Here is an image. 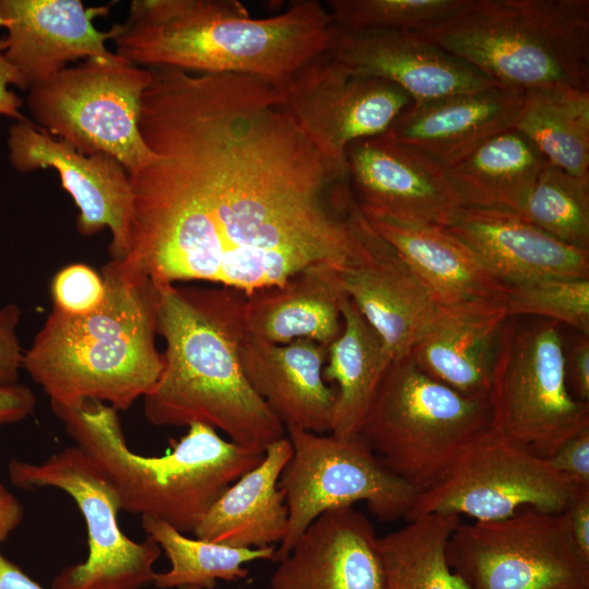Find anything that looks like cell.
Listing matches in <instances>:
<instances>
[{
  "label": "cell",
  "instance_id": "obj_1",
  "mask_svg": "<svg viewBox=\"0 0 589 589\" xmlns=\"http://www.w3.org/2000/svg\"><path fill=\"white\" fill-rule=\"evenodd\" d=\"M129 175L123 260L157 287L203 281L245 296L312 267L360 262L370 226L346 165L326 157L279 86L239 73L153 68Z\"/></svg>",
  "mask_w": 589,
  "mask_h": 589
},
{
  "label": "cell",
  "instance_id": "obj_2",
  "mask_svg": "<svg viewBox=\"0 0 589 589\" xmlns=\"http://www.w3.org/2000/svg\"><path fill=\"white\" fill-rule=\"evenodd\" d=\"M245 294L227 287H158L163 370L143 399L157 426L203 423L239 445L265 450L285 425L249 383L240 361Z\"/></svg>",
  "mask_w": 589,
  "mask_h": 589
},
{
  "label": "cell",
  "instance_id": "obj_3",
  "mask_svg": "<svg viewBox=\"0 0 589 589\" xmlns=\"http://www.w3.org/2000/svg\"><path fill=\"white\" fill-rule=\"evenodd\" d=\"M332 28L315 0L267 17L251 16L236 0H135L111 40L139 67L249 74L283 87L326 52Z\"/></svg>",
  "mask_w": 589,
  "mask_h": 589
},
{
  "label": "cell",
  "instance_id": "obj_4",
  "mask_svg": "<svg viewBox=\"0 0 589 589\" xmlns=\"http://www.w3.org/2000/svg\"><path fill=\"white\" fill-rule=\"evenodd\" d=\"M105 294L84 315L55 308L29 348L22 368L50 404L85 400L125 411L147 395L163 370L156 347L158 287L124 261L101 267Z\"/></svg>",
  "mask_w": 589,
  "mask_h": 589
},
{
  "label": "cell",
  "instance_id": "obj_5",
  "mask_svg": "<svg viewBox=\"0 0 589 589\" xmlns=\"http://www.w3.org/2000/svg\"><path fill=\"white\" fill-rule=\"evenodd\" d=\"M50 405L113 488L122 510L155 517L184 534H193L218 497L265 456V450L224 440L203 423L190 424L168 454L141 456L127 445L112 407L96 400Z\"/></svg>",
  "mask_w": 589,
  "mask_h": 589
},
{
  "label": "cell",
  "instance_id": "obj_6",
  "mask_svg": "<svg viewBox=\"0 0 589 589\" xmlns=\"http://www.w3.org/2000/svg\"><path fill=\"white\" fill-rule=\"evenodd\" d=\"M418 34L497 85L589 91L588 0H468Z\"/></svg>",
  "mask_w": 589,
  "mask_h": 589
},
{
  "label": "cell",
  "instance_id": "obj_7",
  "mask_svg": "<svg viewBox=\"0 0 589 589\" xmlns=\"http://www.w3.org/2000/svg\"><path fill=\"white\" fill-rule=\"evenodd\" d=\"M490 422L488 397L454 390L423 373L408 356L386 368L359 436L420 493Z\"/></svg>",
  "mask_w": 589,
  "mask_h": 589
},
{
  "label": "cell",
  "instance_id": "obj_8",
  "mask_svg": "<svg viewBox=\"0 0 589 589\" xmlns=\"http://www.w3.org/2000/svg\"><path fill=\"white\" fill-rule=\"evenodd\" d=\"M561 327L507 317L488 394L490 430L545 459L589 428V404L576 399L567 384Z\"/></svg>",
  "mask_w": 589,
  "mask_h": 589
},
{
  "label": "cell",
  "instance_id": "obj_9",
  "mask_svg": "<svg viewBox=\"0 0 589 589\" xmlns=\"http://www.w3.org/2000/svg\"><path fill=\"white\" fill-rule=\"evenodd\" d=\"M151 69L116 60L87 59L29 87L35 122L84 155L104 153L133 173L154 158L139 122Z\"/></svg>",
  "mask_w": 589,
  "mask_h": 589
},
{
  "label": "cell",
  "instance_id": "obj_10",
  "mask_svg": "<svg viewBox=\"0 0 589 589\" xmlns=\"http://www.w3.org/2000/svg\"><path fill=\"white\" fill-rule=\"evenodd\" d=\"M292 454L279 478L288 526L275 561L285 557L323 513L364 502L378 520L406 519L419 492L392 472L359 436L286 426Z\"/></svg>",
  "mask_w": 589,
  "mask_h": 589
},
{
  "label": "cell",
  "instance_id": "obj_11",
  "mask_svg": "<svg viewBox=\"0 0 589 589\" xmlns=\"http://www.w3.org/2000/svg\"><path fill=\"white\" fill-rule=\"evenodd\" d=\"M445 553L468 589H589V557L565 512L530 507L504 519L460 521Z\"/></svg>",
  "mask_w": 589,
  "mask_h": 589
},
{
  "label": "cell",
  "instance_id": "obj_12",
  "mask_svg": "<svg viewBox=\"0 0 589 589\" xmlns=\"http://www.w3.org/2000/svg\"><path fill=\"white\" fill-rule=\"evenodd\" d=\"M577 490L545 458L489 429L418 494L406 521L429 514L491 521L530 507L561 513Z\"/></svg>",
  "mask_w": 589,
  "mask_h": 589
},
{
  "label": "cell",
  "instance_id": "obj_13",
  "mask_svg": "<svg viewBox=\"0 0 589 589\" xmlns=\"http://www.w3.org/2000/svg\"><path fill=\"white\" fill-rule=\"evenodd\" d=\"M8 470L11 483L20 489L67 492L85 519L87 558L60 572L51 589H139L154 581L160 546L149 537L135 542L123 534L117 520L118 495L82 448L65 447L40 464L12 459Z\"/></svg>",
  "mask_w": 589,
  "mask_h": 589
},
{
  "label": "cell",
  "instance_id": "obj_14",
  "mask_svg": "<svg viewBox=\"0 0 589 589\" xmlns=\"http://www.w3.org/2000/svg\"><path fill=\"white\" fill-rule=\"evenodd\" d=\"M281 89L298 125L326 157L341 165L350 144L386 133L413 103L399 86L356 74L326 53Z\"/></svg>",
  "mask_w": 589,
  "mask_h": 589
},
{
  "label": "cell",
  "instance_id": "obj_15",
  "mask_svg": "<svg viewBox=\"0 0 589 589\" xmlns=\"http://www.w3.org/2000/svg\"><path fill=\"white\" fill-rule=\"evenodd\" d=\"M8 144L16 170L55 168L59 172L62 188L80 211L76 228L81 235L93 236L109 228L110 260L127 257L133 194L129 173L121 163L104 153L84 155L28 119L11 125Z\"/></svg>",
  "mask_w": 589,
  "mask_h": 589
},
{
  "label": "cell",
  "instance_id": "obj_16",
  "mask_svg": "<svg viewBox=\"0 0 589 589\" xmlns=\"http://www.w3.org/2000/svg\"><path fill=\"white\" fill-rule=\"evenodd\" d=\"M345 161L363 214L447 227L462 207L442 165L386 133L350 144Z\"/></svg>",
  "mask_w": 589,
  "mask_h": 589
},
{
  "label": "cell",
  "instance_id": "obj_17",
  "mask_svg": "<svg viewBox=\"0 0 589 589\" xmlns=\"http://www.w3.org/2000/svg\"><path fill=\"white\" fill-rule=\"evenodd\" d=\"M325 53L356 74L399 86L413 103L494 84L418 33L349 31L333 25Z\"/></svg>",
  "mask_w": 589,
  "mask_h": 589
},
{
  "label": "cell",
  "instance_id": "obj_18",
  "mask_svg": "<svg viewBox=\"0 0 589 589\" xmlns=\"http://www.w3.org/2000/svg\"><path fill=\"white\" fill-rule=\"evenodd\" d=\"M111 4L85 7L80 0H0L7 22L5 58L28 88L79 59L116 60L105 43L113 31L100 32L94 20L109 14Z\"/></svg>",
  "mask_w": 589,
  "mask_h": 589
},
{
  "label": "cell",
  "instance_id": "obj_19",
  "mask_svg": "<svg viewBox=\"0 0 589 589\" xmlns=\"http://www.w3.org/2000/svg\"><path fill=\"white\" fill-rule=\"evenodd\" d=\"M337 275L390 361L408 357L440 313L419 278L374 230L364 257Z\"/></svg>",
  "mask_w": 589,
  "mask_h": 589
},
{
  "label": "cell",
  "instance_id": "obj_20",
  "mask_svg": "<svg viewBox=\"0 0 589 589\" xmlns=\"http://www.w3.org/2000/svg\"><path fill=\"white\" fill-rule=\"evenodd\" d=\"M524 91L488 87L412 103L386 134L447 168L489 139L514 129Z\"/></svg>",
  "mask_w": 589,
  "mask_h": 589
},
{
  "label": "cell",
  "instance_id": "obj_21",
  "mask_svg": "<svg viewBox=\"0 0 589 589\" xmlns=\"http://www.w3.org/2000/svg\"><path fill=\"white\" fill-rule=\"evenodd\" d=\"M377 536L354 506L320 515L272 575V589H381Z\"/></svg>",
  "mask_w": 589,
  "mask_h": 589
},
{
  "label": "cell",
  "instance_id": "obj_22",
  "mask_svg": "<svg viewBox=\"0 0 589 589\" xmlns=\"http://www.w3.org/2000/svg\"><path fill=\"white\" fill-rule=\"evenodd\" d=\"M447 228L504 285L589 278V251L556 240L519 214L461 207Z\"/></svg>",
  "mask_w": 589,
  "mask_h": 589
},
{
  "label": "cell",
  "instance_id": "obj_23",
  "mask_svg": "<svg viewBox=\"0 0 589 589\" xmlns=\"http://www.w3.org/2000/svg\"><path fill=\"white\" fill-rule=\"evenodd\" d=\"M327 347L310 339L273 344L245 334L243 372L255 393L286 426L330 432L336 390L323 377Z\"/></svg>",
  "mask_w": 589,
  "mask_h": 589
},
{
  "label": "cell",
  "instance_id": "obj_24",
  "mask_svg": "<svg viewBox=\"0 0 589 589\" xmlns=\"http://www.w3.org/2000/svg\"><path fill=\"white\" fill-rule=\"evenodd\" d=\"M508 315L501 297L441 306L410 352L433 380L473 397H488L502 327Z\"/></svg>",
  "mask_w": 589,
  "mask_h": 589
},
{
  "label": "cell",
  "instance_id": "obj_25",
  "mask_svg": "<svg viewBox=\"0 0 589 589\" xmlns=\"http://www.w3.org/2000/svg\"><path fill=\"white\" fill-rule=\"evenodd\" d=\"M373 230L410 267L440 306L497 298L504 284L447 227L363 214Z\"/></svg>",
  "mask_w": 589,
  "mask_h": 589
},
{
  "label": "cell",
  "instance_id": "obj_26",
  "mask_svg": "<svg viewBox=\"0 0 589 589\" xmlns=\"http://www.w3.org/2000/svg\"><path fill=\"white\" fill-rule=\"evenodd\" d=\"M291 454L287 436L268 445L263 460L211 506L194 529V537L233 548L280 543L287 531L288 509L279 478Z\"/></svg>",
  "mask_w": 589,
  "mask_h": 589
},
{
  "label": "cell",
  "instance_id": "obj_27",
  "mask_svg": "<svg viewBox=\"0 0 589 589\" xmlns=\"http://www.w3.org/2000/svg\"><path fill=\"white\" fill-rule=\"evenodd\" d=\"M337 274L332 268L312 267L245 296L248 335L273 344L310 339L328 347L342 327L345 294Z\"/></svg>",
  "mask_w": 589,
  "mask_h": 589
},
{
  "label": "cell",
  "instance_id": "obj_28",
  "mask_svg": "<svg viewBox=\"0 0 589 589\" xmlns=\"http://www.w3.org/2000/svg\"><path fill=\"white\" fill-rule=\"evenodd\" d=\"M546 160L515 129L445 168L462 207L519 214Z\"/></svg>",
  "mask_w": 589,
  "mask_h": 589
},
{
  "label": "cell",
  "instance_id": "obj_29",
  "mask_svg": "<svg viewBox=\"0 0 589 589\" xmlns=\"http://www.w3.org/2000/svg\"><path fill=\"white\" fill-rule=\"evenodd\" d=\"M340 313L341 332L327 347L323 377L337 385L329 433L353 437L359 435L390 360L376 332L346 296Z\"/></svg>",
  "mask_w": 589,
  "mask_h": 589
},
{
  "label": "cell",
  "instance_id": "obj_30",
  "mask_svg": "<svg viewBox=\"0 0 589 589\" xmlns=\"http://www.w3.org/2000/svg\"><path fill=\"white\" fill-rule=\"evenodd\" d=\"M514 129L546 163L589 180V91L570 86L525 91Z\"/></svg>",
  "mask_w": 589,
  "mask_h": 589
},
{
  "label": "cell",
  "instance_id": "obj_31",
  "mask_svg": "<svg viewBox=\"0 0 589 589\" xmlns=\"http://www.w3.org/2000/svg\"><path fill=\"white\" fill-rule=\"evenodd\" d=\"M460 521L456 515L429 514L378 537L381 589H468L450 568L445 553Z\"/></svg>",
  "mask_w": 589,
  "mask_h": 589
},
{
  "label": "cell",
  "instance_id": "obj_32",
  "mask_svg": "<svg viewBox=\"0 0 589 589\" xmlns=\"http://www.w3.org/2000/svg\"><path fill=\"white\" fill-rule=\"evenodd\" d=\"M143 530L165 552L170 568L156 574L154 584L161 589L196 586L213 589L217 580H238L247 577V563L274 560L275 545L264 548H233L226 544L192 539L169 524L151 516H142Z\"/></svg>",
  "mask_w": 589,
  "mask_h": 589
},
{
  "label": "cell",
  "instance_id": "obj_33",
  "mask_svg": "<svg viewBox=\"0 0 589 589\" xmlns=\"http://www.w3.org/2000/svg\"><path fill=\"white\" fill-rule=\"evenodd\" d=\"M519 215L556 240L589 251V180L546 163Z\"/></svg>",
  "mask_w": 589,
  "mask_h": 589
},
{
  "label": "cell",
  "instance_id": "obj_34",
  "mask_svg": "<svg viewBox=\"0 0 589 589\" xmlns=\"http://www.w3.org/2000/svg\"><path fill=\"white\" fill-rule=\"evenodd\" d=\"M468 0H330L333 24L349 31L420 33L450 17Z\"/></svg>",
  "mask_w": 589,
  "mask_h": 589
},
{
  "label": "cell",
  "instance_id": "obj_35",
  "mask_svg": "<svg viewBox=\"0 0 589 589\" xmlns=\"http://www.w3.org/2000/svg\"><path fill=\"white\" fill-rule=\"evenodd\" d=\"M508 317H537L589 335V278H545L504 285Z\"/></svg>",
  "mask_w": 589,
  "mask_h": 589
},
{
  "label": "cell",
  "instance_id": "obj_36",
  "mask_svg": "<svg viewBox=\"0 0 589 589\" xmlns=\"http://www.w3.org/2000/svg\"><path fill=\"white\" fill-rule=\"evenodd\" d=\"M53 308L69 315H84L96 310L105 294L101 274L75 263L61 268L52 278Z\"/></svg>",
  "mask_w": 589,
  "mask_h": 589
},
{
  "label": "cell",
  "instance_id": "obj_37",
  "mask_svg": "<svg viewBox=\"0 0 589 589\" xmlns=\"http://www.w3.org/2000/svg\"><path fill=\"white\" fill-rule=\"evenodd\" d=\"M546 460L575 488L589 489V428L569 438Z\"/></svg>",
  "mask_w": 589,
  "mask_h": 589
},
{
  "label": "cell",
  "instance_id": "obj_38",
  "mask_svg": "<svg viewBox=\"0 0 589 589\" xmlns=\"http://www.w3.org/2000/svg\"><path fill=\"white\" fill-rule=\"evenodd\" d=\"M20 317L15 303L0 308V385L17 383L24 353L16 334Z\"/></svg>",
  "mask_w": 589,
  "mask_h": 589
},
{
  "label": "cell",
  "instance_id": "obj_39",
  "mask_svg": "<svg viewBox=\"0 0 589 589\" xmlns=\"http://www.w3.org/2000/svg\"><path fill=\"white\" fill-rule=\"evenodd\" d=\"M575 333L568 346L564 341L566 378L574 397L589 404V335Z\"/></svg>",
  "mask_w": 589,
  "mask_h": 589
},
{
  "label": "cell",
  "instance_id": "obj_40",
  "mask_svg": "<svg viewBox=\"0 0 589 589\" xmlns=\"http://www.w3.org/2000/svg\"><path fill=\"white\" fill-rule=\"evenodd\" d=\"M7 47V40L0 39V115L23 121L26 117L20 112L22 99L8 85L14 84L22 89L28 86L20 71L5 58Z\"/></svg>",
  "mask_w": 589,
  "mask_h": 589
},
{
  "label": "cell",
  "instance_id": "obj_41",
  "mask_svg": "<svg viewBox=\"0 0 589 589\" xmlns=\"http://www.w3.org/2000/svg\"><path fill=\"white\" fill-rule=\"evenodd\" d=\"M35 405V395L26 385H0V425L26 419L34 412Z\"/></svg>",
  "mask_w": 589,
  "mask_h": 589
},
{
  "label": "cell",
  "instance_id": "obj_42",
  "mask_svg": "<svg viewBox=\"0 0 589 589\" xmlns=\"http://www.w3.org/2000/svg\"><path fill=\"white\" fill-rule=\"evenodd\" d=\"M564 512L576 544L589 557V489H578Z\"/></svg>",
  "mask_w": 589,
  "mask_h": 589
},
{
  "label": "cell",
  "instance_id": "obj_43",
  "mask_svg": "<svg viewBox=\"0 0 589 589\" xmlns=\"http://www.w3.org/2000/svg\"><path fill=\"white\" fill-rule=\"evenodd\" d=\"M21 502L0 482V543L22 522Z\"/></svg>",
  "mask_w": 589,
  "mask_h": 589
},
{
  "label": "cell",
  "instance_id": "obj_44",
  "mask_svg": "<svg viewBox=\"0 0 589 589\" xmlns=\"http://www.w3.org/2000/svg\"><path fill=\"white\" fill-rule=\"evenodd\" d=\"M0 589H44L0 552Z\"/></svg>",
  "mask_w": 589,
  "mask_h": 589
},
{
  "label": "cell",
  "instance_id": "obj_45",
  "mask_svg": "<svg viewBox=\"0 0 589 589\" xmlns=\"http://www.w3.org/2000/svg\"><path fill=\"white\" fill-rule=\"evenodd\" d=\"M178 589H202V588L196 587V586H182V587H179Z\"/></svg>",
  "mask_w": 589,
  "mask_h": 589
},
{
  "label": "cell",
  "instance_id": "obj_46",
  "mask_svg": "<svg viewBox=\"0 0 589 589\" xmlns=\"http://www.w3.org/2000/svg\"><path fill=\"white\" fill-rule=\"evenodd\" d=\"M5 25H7V22H5V20L3 19V16L0 13V27L1 26L5 27Z\"/></svg>",
  "mask_w": 589,
  "mask_h": 589
}]
</instances>
